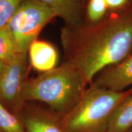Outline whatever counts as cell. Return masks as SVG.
I'll use <instances>...</instances> for the list:
<instances>
[{"mask_svg":"<svg viewBox=\"0 0 132 132\" xmlns=\"http://www.w3.org/2000/svg\"><path fill=\"white\" fill-rule=\"evenodd\" d=\"M62 41L69 56L67 61L90 83L100 71L127 57L132 48V17L111 20L79 35L66 27L62 31Z\"/></svg>","mask_w":132,"mask_h":132,"instance_id":"obj_1","label":"cell"},{"mask_svg":"<svg viewBox=\"0 0 132 132\" xmlns=\"http://www.w3.org/2000/svg\"><path fill=\"white\" fill-rule=\"evenodd\" d=\"M87 85L81 72L67 61L59 67L29 79L23 90L24 102H39L63 116L70 111L83 95Z\"/></svg>","mask_w":132,"mask_h":132,"instance_id":"obj_2","label":"cell"},{"mask_svg":"<svg viewBox=\"0 0 132 132\" xmlns=\"http://www.w3.org/2000/svg\"><path fill=\"white\" fill-rule=\"evenodd\" d=\"M132 92L114 91L91 85L70 111L60 118L64 132H107L115 107Z\"/></svg>","mask_w":132,"mask_h":132,"instance_id":"obj_3","label":"cell"},{"mask_svg":"<svg viewBox=\"0 0 132 132\" xmlns=\"http://www.w3.org/2000/svg\"><path fill=\"white\" fill-rule=\"evenodd\" d=\"M56 15L39 0H24L5 26L17 53H26L41 30Z\"/></svg>","mask_w":132,"mask_h":132,"instance_id":"obj_4","label":"cell"},{"mask_svg":"<svg viewBox=\"0 0 132 132\" xmlns=\"http://www.w3.org/2000/svg\"><path fill=\"white\" fill-rule=\"evenodd\" d=\"M28 52L18 53L11 61L6 64L0 75V102L16 116L26 103L23 90L28 73Z\"/></svg>","mask_w":132,"mask_h":132,"instance_id":"obj_5","label":"cell"},{"mask_svg":"<svg viewBox=\"0 0 132 132\" xmlns=\"http://www.w3.org/2000/svg\"><path fill=\"white\" fill-rule=\"evenodd\" d=\"M16 116L26 132H64L58 116L32 102H26Z\"/></svg>","mask_w":132,"mask_h":132,"instance_id":"obj_6","label":"cell"},{"mask_svg":"<svg viewBox=\"0 0 132 132\" xmlns=\"http://www.w3.org/2000/svg\"><path fill=\"white\" fill-rule=\"evenodd\" d=\"M92 85L114 91H123L132 86V54L103 72Z\"/></svg>","mask_w":132,"mask_h":132,"instance_id":"obj_7","label":"cell"},{"mask_svg":"<svg viewBox=\"0 0 132 132\" xmlns=\"http://www.w3.org/2000/svg\"><path fill=\"white\" fill-rule=\"evenodd\" d=\"M28 53L31 67L41 73L56 67L58 53L50 42L36 39L31 44Z\"/></svg>","mask_w":132,"mask_h":132,"instance_id":"obj_8","label":"cell"},{"mask_svg":"<svg viewBox=\"0 0 132 132\" xmlns=\"http://www.w3.org/2000/svg\"><path fill=\"white\" fill-rule=\"evenodd\" d=\"M60 16L67 27L78 28L80 25L82 0H39Z\"/></svg>","mask_w":132,"mask_h":132,"instance_id":"obj_9","label":"cell"},{"mask_svg":"<svg viewBox=\"0 0 132 132\" xmlns=\"http://www.w3.org/2000/svg\"><path fill=\"white\" fill-rule=\"evenodd\" d=\"M132 128V92L118 103L110 115L107 132H128Z\"/></svg>","mask_w":132,"mask_h":132,"instance_id":"obj_10","label":"cell"},{"mask_svg":"<svg viewBox=\"0 0 132 132\" xmlns=\"http://www.w3.org/2000/svg\"><path fill=\"white\" fill-rule=\"evenodd\" d=\"M0 132H26L17 116L11 113L0 102Z\"/></svg>","mask_w":132,"mask_h":132,"instance_id":"obj_11","label":"cell"},{"mask_svg":"<svg viewBox=\"0 0 132 132\" xmlns=\"http://www.w3.org/2000/svg\"><path fill=\"white\" fill-rule=\"evenodd\" d=\"M17 53L14 43L7 29L5 27L0 29V61L7 64Z\"/></svg>","mask_w":132,"mask_h":132,"instance_id":"obj_12","label":"cell"},{"mask_svg":"<svg viewBox=\"0 0 132 132\" xmlns=\"http://www.w3.org/2000/svg\"><path fill=\"white\" fill-rule=\"evenodd\" d=\"M24 0H0V29L7 25Z\"/></svg>","mask_w":132,"mask_h":132,"instance_id":"obj_13","label":"cell"},{"mask_svg":"<svg viewBox=\"0 0 132 132\" xmlns=\"http://www.w3.org/2000/svg\"><path fill=\"white\" fill-rule=\"evenodd\" d=\"M107 9L105 0H89L87 6V19L92 23H97L103 19Z\"/></svg>","mask_w":132,"mask_h":132,"instance_id":"obj_14","label":"cell"},{"mask_svg":"<svg viewBox=\"0 0 132 132\" xmlns=\"http://www.w3.org/2000/svg\"><path fill=\"white\" fill-rule=\"evenodd\" d=\"M108 9H116L126 4L128 0H105Z\"/></svg>","mask_w":132,"mask_h":132,"instance_id":"obj_15","label":"cell"},{"mask_svg":"<svg viewBox=\"0 0 132 132\" xmlns=\"http://www.w3.org/2000/svg\"><path fill=\"white\" fill-rule=\"evenodd\" d=\"M5 65H6V64H5L4 62H2L1 61H0V75H1V73H2L3 69H4L5 67Z\"/></svg>","mask_w":132,"mask_h":132,"instance_id":"obj_16","label":"cell"},{"mask_svg":"<svg viewBox=\"0 0 132 132\" xmlns=\"http://www.w3.org/2000/svg\"><path fill=\"white\" fill-rule=\"evenodd\" d=\"M128 132H132V128H131V129H130V130H129V131H128Z\"/></svg>","mask_w":132,"mask_h":132,"instance_id":"obj_17","label":"cell"}]
</instances>
